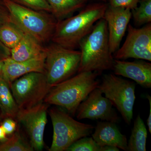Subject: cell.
<instances>
[{
    "label": "cell",
    "mask_w": 151,
    "mask_h": 151,
    "mask_svg": "<svg viewBox=\"0 0 151 151\" xmlns=\"http://www.w3.org/2000/svg\"><path fill=\"white\" fill-rule=\"evenodd\" d=\"M108 4L97 2L84 6L78 14L58 21L51 40L66 48L75 49L103 18Z\"/></svg>",
    "instance_id": "1"
},
{
    "label": "cell",
    "mask_w": 151,
    "mask_h": 151,
    "mask_svg": "<svg viewBox=\"0 0 151 151\" xmlns=\"http://www.w3.org/2000/svg\"><path fill=\"white\" fill-rule=\"evenodd\" d=\"M81 60L78 73L91 71L100 74L113 69L114 59L109 47L107 22L100 19L79 45Z\"/></svg>",
    "instance_id": "2"
},
{
    "label": "cell",
    "mask_w": 151,
    "mask_h": 151,
    "mask_svg": "<svg viewBox=\"0 0 151 151\" xmlns=\"http://www.w3.org/2000/svg\"><path fill=\"white\" fill-rule=\"evenodd\" d=\"M99 75L91 71L78 73L52 87L44 102L60 106L74 115L79 105L99 85Z\"/></svg>",
    "instance_id": "3"
},
{
    "label": "cell",
    "mask_w": 151,
    "mask_h": 151,
    "mask_svg": "<svg viewBox=\"0 0 151 151\" xmlns=\"http://www.w3.org/2000/svg\"><path fill=\"white\" fill-rule=\"evenodd\" d=\"M3 1L9 12L11 22L25 34L41 44L51 40L57 22L52 14L29 8L13 0Z\"/></svg>",
    "instance_id": "4"
},
{
    "label": "cell",
    "mask_w": 151,
    "mask_h": 151,
    "mask_svg": "<svg viewBox=\"0 0 151 151\" xmlns=\"http://www.w3.org/2000/svg\"><path fill=\"white\" fill-rule=\"evenodd\" d=\"M45 48V73L48 84L53 87L78 72L81 52L53 42Z\"/></svg>",
    "instance_id": "5"
},
{
    "label": "cell",
    "mask_w": 151,
    "mask_h": 151,
    "mask_svg": "<svg viewBox=\"0 0 151 151\" xmlns=\"http://www.w3.org/2000/svg\"><path fill=\"white\" fill-rule=\"evenodd\" d=\"M49 113L53 129L52 142L49 151H66L76 141L90 135L94 129L92 125L80 123L57 108L50 109Z\"/></svg>",
    "instance_id": "6"
},
{
    "label": "cell",
    "mask_w": 151,
    "mask_h": 151,
    "mask_svg": "<svg viewBox=\"0 0 151 151\" xmlns=\"http://www.w3.org/2000/svg\"><path fill=\"white\" fill-rule=\"evenodd\" d=\"M97 88L121 113L125 122L130 125L133 117L136 100V84L115 74H105Z\"/></svg>",
    "instance_id": "7"
},
{
    "label": "cell",
    "mask_w": 151,
    "mask_h": 151,
    "mask_svg": "<svg viewBox=\"0 0 151 151\" xmlns=\"http://www.w3.org/2000/svg\"><path fill=\"white\" fill-rule=\"evenodd\" d=\"M9 86L19 109L30 108L43 102L52 88L45 73L37 72L21 76Z\"/></svg>",
    "instance_id": "8"
},
{
    "label": "cell",
    "mask_w": 151,
    "mask_h": 151,
    "mask_svg": "<svg viewBox=\"0 0 151 151\" xmlns=\"http://www.w3.org/2000/svg\"><path fill=\"white\" fill-rule=\"evenodd\" d=\"M126 40L115 52L117 60L135 58L151 61V24L140 28L129 24Z\"/></svg>",
    "instance_id": "9"
},
{
    "label": "cell",
    "mask_w": 151,
    "mask_h": 151,
    "mask_svg": "<svg viewBox=\"0 0 151 151\" xmlns=\"http://www.w3.org/2000/svg\"><path fill=\"white\" fill-rule=\"evenodd\" d=\"M48 108V104L43 102L30 108L19 109L17 114L16 118L26 130L34 150H42L44 146Z\"/></svg>",
    "instance_id": "10"
},
{
    "label": "cell",
    "mask_w": 151,
    "mask_h": 151,
    "mask_svg": "<svg viewBox=\"0 0 151 151\" xmlns=\"http://www.w3.org/2000/svg\"><path fill=\"white\" fill-rule=\"evenodd\" d=\"M111 101L103 97L99 88L94 89L77 109L78 120L89 119L118 123L119 118Z\"/></svg>",
    "instance_id": "11"
},
{
    "label": "cell",
    "mask_w": 151,
    "mask_h": 151,
    "mask_svg": "<svg viewBox=\"0 0 151 151\" xmlns=\"http://www.w3.org/2000/svg\"><path fill=\"white\" fill-rule=\"evenodd\" d=\"M132 17L131 10L113 7L108 5L103 18L107 22L109 47L112 54L119 48Z\"/></svg>",
    "instance_id": "12"
},
{
    "label": "cell",
    "mask_w": 151,
    "mask_h": 151,
    "mask_svg": "<svg viewBox=\"0 0 151 151\" xmlns=\"http://www.w3.org/2000/svg\"><path fill=\"white\" fill-rule=\"evenodd\" d=\"M45 51L42 54L24 61H15L10 57L6 58L4 59L1 76L10 85L17 78L27 73L33 72L45 73Z\"/></svg>",
    "instance_id": "13"
},
{
    "label": "cell",
    "mask_w": 151,
    "mask_h": 151,
    "mask_svg": "<svg viewBox=\"0 0 151 151\" xmlns=\"http://www.w3.org/2000/svg\"><path fill=\"white\" fill-rule=\"evenodd\" d=\"M113 70L116 75L134 80L145 88H151V63L143 60L132 62L114 60Z\"/></svg>",
    "instance_id": "14"
},
{
    "label": "cell",
    "mask_w": 151,
    "mask_h": 151,
    "mask_svg": "<svg viewBox=\"0 0 151 151\" xmlns=\"http://www.w3.org/2000/svg\"><path fill=\"white\" fill-rule=\"evenodd\" d=\"M92 138L100 147L114 146L123 150L128 151L127 137L121 133L116 123L113 122H98Z\"/></svg>",
    "instance_id": "15"
},
{
    "label": "cell",
    "mask_w": 151,
    "mask_h": 151,
    "mask_svg": "<svg viewBox=\"0 0 151 151\" xmlns=\"http://www.w3.org/2000/svg\"><path fill=\"white\" fill-rule=\"evenodd\" d=\"M45 51L42 44L25 34L21 40L11 50L10 58L17 61H24L37 56Z\"/></svg>",
    "instance_id": "16"
},
{
    "label": "cell",
    "mask_w": 151,
    "mask_h": 151,
    "mask_svg": "<svg viewBox=\"0 0 151 151\" xmlns=\"http://www.w3.org/2000/svg\"><path fill=\"white\" fill-rule=\"evenodd\" d=\"M51 9V14L58 21L68 17L75 11L84 7V0H47Z\"/></svg>",
    "instance_id": "17"
},
{
    "label": "cell",
    "mask_w": 151,
    "mask_h": 151,
    "mask_svg": "<svg viewBox=\"0 0 151 151\" xmlns=\"http://www.w3.org/2000/svg\"><path fill=\"white\" fill-rule=\"evenodd\" d=\"M0 108L3 115L7 118H16L19 108L9 83L0 76Z\"/></svg>",
    "instance_id": "18"
},
{
    "label": "cell",
    "mask_w": 151,
    "mask_h": 151,
    "mask_svg": "<svg viewBox=\"0 0 151 151\" xmlns=\"http://www.w3.org/2000/svg\"><path fill=\"white\" fill-rule=\"evenodd\" d=\"M147 131L139 115L134 122L132 134L128 142V151H146Z\"/></svg>",
    "instance_id": "19"
},
{
    "label": "cell",
    "mask_w": 151,
    "mask_h": 151,
    "mask_svg": "<svg viewBox=\"0 0 151 151\" xmlns=\"http://www.w3.org/2000/svg\"><path fill=\"white\" fill-rule=\"evenodd\" d=\"M24 35L23 31L12 22L0 26V41L10 49L16 46Z\"/></svg>",
    "instance_id": "20"
},
{
    "label": "cell",
    "mask_w": 151,
    "mask_h": 151,
    "mask_svg": "<svg viewBox=\"0 0 151 151\" xmlns=\"http://www.w3.org/2000/svg\"><path fill=\"white\" fill-rule=\"evenodd\" d=\"M32 147L24 140L19 131L0 144V151H33Z\"/></svg>",
    "instance_id": "21"
},
{
    "label": "cell",
    "mask_w": 151,
    "mask_h": 151,
    "mask_svg": "<svg viewBox=\"0 0 151 151\" xmlns=\"http://www.w3.org/2000/svg\"><path fill=\"white\" fill-rule=\"evenodd\" d=\"M137 7L131 10L135 24H148L151 22V0H140Z\"/></svg>",
    "instance_id": "22"
},
{
    "label": "cell",
    "mask_w": 151,
    "mask_h": 151,
    "mask_svg": "<svg viewBox=\"0 0 151 151\" xmlns=\"http://www.w3.org/2000/svg\"><path fill=\"white\" fill-rule=\"evenodd\" d=\"M101 147L92 137H83L73 143L67 151H101Z\"/></svg>",
    "instance_id": "23"
},
{
    "label": "cell",
    "mask_w": 151,
    "mask_h": 151,
    "mask_svg": "<svg viewBox=\"0 0 151 151\" xmlns=\"http://www.w3.org/2000/svg\"><path fill=\"white\" fill-rule=\"evenodd\" d=\"M20 4L35 10L51 14V9L47 0H13Z\"/></svg>",
    "instance_id": "24"
},
{
    "label": "cell",
    "mask_w": 151,
    "mask_h": 151,
    "mask_svg": "<svg viewBox=\"0 0 151 151\" xmlns=\"http://www.w3.org/2000/svg\"><path fill=\"white\" fill-rule=\"evenodd\" d=\"M108 5L113 7L122 8L132 10L138 5L140 0H107Z\"/></svg>",
    "instance_id": "25"
},
{
    "label": "cell",
    "mask_w": 151,
    "mask_h": 151,
    "mask_svg": "<svg viewBox=\"0 0 151 151\" xmlns=\"http://www.w3.org/2000/svg\"><path fill=\"white\" fill-rule=\"evenodd\" d=\"M1 127L6 135L12 134L17 129V123L12 118H7L1 124Z\"/></svg>",
    "instance_id": "26"
},
{
    "label": "cell",
    "mask_w": 151,
    "mask_h": 151,
    "mask_svg": "<svg viewBox=\"0 0 151 151\" xmlns=\"http://www.w3.org/2000/svg\"><path fill=\"white\" fill-rule=\"evenodd\" d=\"M11 22L10 16L8 9L3 0H0V26Z\"/></svg>",
    "instance_id": "27"
},
{
    "label": "cell",
    "mask_w": 151,
    "mask_h": 151,
    "mask_svg": "<svg viewBox=\"0 0 151 151\" xmlns=\"http://www.w3.org/2000/svg\"><path fill=\"white\" fill-rule=\"evenodd\" d=\"M11 49L4 45L0 41V58L5 59L10 57Z\"/></svg>",
    "instance_id": "28"
},
{
    "label": "cell",
    "mask_w": 151,
    "mask_h": 151,
    "mask_svg": "<svg viewBox=\"0 0 151 151\" xmlns=\"http://www.w3.org/2000/svg\"><path fill=\"white\" fill-rule=\"evenodd\" d=\"M147 98L149 100V103H150V113L148 118L147 120V124L148 127L149 131L150 133H151V97L150 95H147Z\"/></svg>",
    "instance_id": "29"
},
{
    "label": "cell",
    "mask_w": 151,
    "mask_h": 151,
    "mask_svg": "<svg viewBox=\"0 0 151 151\" xmlns=\"http://www.w3.org/2000/svg\"><path fill=\"white\" fill-rule=\"evenodd\" d=\"M120 149L114 146L105 145L101 147V151H119Z\"/></svg>",
    "instance_id": "30"
},
{
    "label": "cell",
    "mask_w": 151,
    "mask_h": 151,
    "mask_svg": "<svg viewBox=\"0 0 151 151\" xmlns=\"http://www.w3.org/2000/svg\"><path fill=\"white\" fill-rule=\"evenodd\" d=\"M6 134L2 127H0V141L1 142H4L7 139L6 137Z\"/></svg>",
    "instance_id": "31"
},
{
    "label": "cell",
    "mask_w": 151,
    "mask_h": 151,
    "mask_svg": "<svg viewBox=\"0 0 151 151\" xmlns=\"http://www.w3.org/2000/svg\"><path fill=\"white\" fill-rule=\"evenodd\" d=\"M4 59L0 58V76H1L2 74L3 65H4Z\"/></svg>",
    "instance_id": "32"
},
{
    "label": "cell",
    "mask_w": 151,
    "mask_h": 151,
    "mask_svg": "<svg viewBox=\"0 0 151 151\" xmlns=\"http://www.w3.org/2000/svg\"><path fill=\"white\" fill-rule=\"evenodd\" d=\"M84 1H85L86 2L90 1H98V2H106L107 0H84Z\"/></svg>",
    "instance_id": "33"
},
{
    "label": "cell",
    "mask_w": 151,
    "mask_h": 151,
    "mask_svg": "<svg viewBox=\"0 0 151 151\" xmlns=\"http://www.w3.org/2000/svg\"><path fill=\"white\" fill-rule=\"evenodd\" d=\"M0 109H1V108H0Z\"/></svg>",
    "instance_id": "34"
}]
</instances>
